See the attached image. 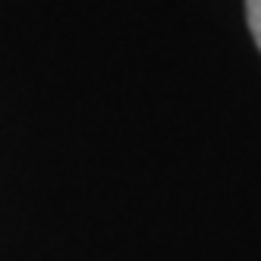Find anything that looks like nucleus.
<instances>
[{
	"instance_id": "nucleus-1",
	"label": "nucleus",
	"mask_w": 261,
	"mask_h": 261,
	"mask_svg": "<svg viewBox=\"0 0 261 261\" xmlns=\"http://www.w3.org/2000/svg\"><path fill=\"white\" fill-rule=\"evenodd\" d=\"M246 16H249V32L261 50V0H246Z\"/></svg>"
}]
</instances>
